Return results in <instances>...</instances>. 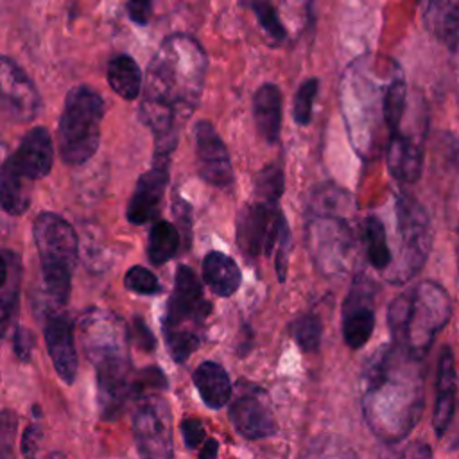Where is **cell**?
<instances>
[{
    "label": "cell",
    "instance_id": "42",
    "mask_svg": "<svg viewBox=\"0 0 459 459\" xmlns=\"http://www.w3.org/2000/svg\"><path fill=\"white\" fill-rule=\"evenodd\" d=\"M172 210H174L176 219H178V221H179V224L183 226V230L190 233V215H192L190 204H188L185 199H181L179 195H176V197H174Z\"/></svg>",
    "mask_w": 459,
    "mask_h": 459
},
{
    "label": "cell",
    "instance_id": "36",
    "mask_svg": "<svg viewBox=\"0 0 459 459\" xmlns=\"http://www.w3.org/2000/svg\"><path fill=\"white\" fill-rule=\"evenodd\" d=\"M36 339L34 333L25 326H14L13 330V351L22 362H29L32 357Z\"/></svg>",
    "mask_w": 459,
    "mask_h": 459
},
{
    "label": "cell",
    "instance_id": "41",
    "mask_svg": "<svg viewBox=\"0 0 459 459\" xmlns=\"http://www.w3.org/2000/svg\"><path fill=\"white\" fill-rule=\"evenodd\" d=\"M16 430V418L11 411L2 412V454L9 455V446L13 443L11 437H14Z\"/></svg>",
    "mask_w": 459,
    "mask_h": 459
},
{
    "label": "cell",
    "instance_id": "3",
    "mask_svg": "<svg viewBox=\"0 0 459 459\" xmlns=\"http://www.w3.org/2000/svg\"><path fill=\"white\" fill-rule=\"evenodd\" d=\"M129 337V328L118 316L97 312L82 321V344L97 371L99 409L104 420L118 418L127 400L136 398Z\"/></svg>",
    "mask_w": 459,
    "mask_h": 459
},
{
    "label": "cell",
    "instance_id": "15",
    "mask_svg": "<svg viewBox=\"0 0 459 459\" xmlns=\"http://www.w3.org/2000/svg\"><path fill=\"white\" fill-rule=\"evenodd\" d=\"M195 158L197 172L208 185L217 188L231 186L233 169L230 152L213 124L208 120L195 124Z\"/></svg>",
    "mask_w": 459,
    "mask_h": 459
},
{
    "label": "cell",
    "instance_id": "33",
    "mask_svg": "<svg viewBox=\"0 0 459 459\" xmlns=\"http://www.w3.org/2000/svg\"><path fill=\"white\" fill-rule=\"evenodd\" d=\"M319 90V79L308 77L303 81L296 91L294 97V106H292V117L298 126H307L312 120V106L314 99Z\"/></svg>",
    "mask_w": 459,
    "mask_h": 459
},
{
    "label": "cell",
    "instance_id": "22",
    "mask_svg": "<svg viewBox=\"0 0 459 459\" xmlns=\"http://www.w3.org/2000/svg\"><path fill=\"white\" fill-rule=\"evenodd\" d=\"M253 115L260 136L276 143L281 127V91L276 84L265 82L253 95Z\"/></svg>",
    "mask_w": 459,
    "mask_h": 459
},
{
    "label": "cell",
    "instance_id": "35",
    "mask_svg": "<svg viewBox=\"0 0 459 459\" xmlns=\"http://www.w3.org/2000/svg\"><path fill=\"white\" fill-rule=\"evenodd\" d=\"M124 285H126V289H129L136 294H145V296L161 292V285H160L158 278L143 265L129 267L124 276Z\"/></svg>",
    "mask_w": 459,
    "mask_h": 459
},
{
    "label": "cell",
    "instance_id": "12",
    "mask_svg": "<svg viewBox=\"0 0 459 459\" xmlns=\"http://www.w3.org/2000/svg\"><path fill=\"white\" fill-rule=\"evenodd\" d=\"M230 420L237 434L246 439H264L276 432L267 393L244 380H238L235 398L230 405Z\"/></svg>",
    "mask_w": 459,
    "mask_h": 459
},
{
    "label": "cell",
    "instance_id": "20",
    "mask_svg": "<svg viewBox=\"0 0 459 459\" xmlns=\"http://www.w3.org/2000/svg\"><path fill=\"white\" fill-rule=\"evenodd\" d=\"M421 20L439 43L459 47V0H421Z\"/></svg>",
    "mask_w": 459,
    "mask_h": 459
},
{
    "label": "cell",
    "instance_id": "2",
    "mask_svg": "<svg viewBox=\"0 0 459 459\" xmlns=\"http://www.w3.org/2000/svg\"><path fill=\"white\" fill-rule=\"evenodd\" d=\"M421 360L391 342L375 351L364 368V420L385 443L403 439L421 416L425 398Z\"/></svg>",
    "mask_w": 459,
    "mask_h": 459
},
{
    "label": "cell",
    "instance_id": "11",
    "mask_svg": "<svg viewBox=\"0 0 459 459\" xmlns=\"http://www.w3.org/2000/svg\"><path fill=\"white\" fill-rule=\"evenodd\" d=\"M133 432L140 455L172 457V416L169 405L147 394L133 416Z\"/></svg>",
    "mask_w": 459,
    "mask_h": 459
},
{
    "label": "cell",
    "instance_id": "8",
    "mask_svg": "<svg viewBox=\"0 0 459 459\" xmlns=\"http://www.w3.org/2000/svg\"><path fill=\"white\" fill-rule=\"evenodd\" d=\"M104 100L90 86H75L66 93L57 124V147L65 163L82 165L97 151Z\"/></svg>",
    "mask_w": 459,
    "mask_h": 459
},
{
    "label": "cell",
    "instance_id": "9",
    "mask_svg": "<svg viewBox=\"0 0 459 459\" xmlns=\"http://www.w3.org/2000/svg\"><path fill=\"white\" fill-rule=\"evenodd\" d=\"M394 224L398 244L393 265L384 276L400 285L423 267L432 244V226L425 208L409 194L394 197Z\"/></svg>",
    "mask_w": 459,
    "mask_h": 459
},
{
    "label": "cell",
    "instance_id": "26",
    "mask_svg": "<svg viewBox=\"0 0 459 459\" xmlns=\"http://www.w3.org/2000/svg\"><path fill=\"white\" fill-rule=\"evenodd\" d=\"M362 237H364L366 255H368L369 264L378 273L385 274L389 271V267L393 265V251H391V244H389V237H387L384 221L375 213L368 215L364 219Z\"/></svg>",
    "mask_w": 459,
    "mask_h": 459
},
{
    "label": "cell",
    "instance_id": "43",
    "mask_svg": "<svg viewBox=\"0 0 459 459\" xmlns=\"http://www.w3.org/2000/svg\"><path fill=\"white\" fill-rule=\"evenodd\" d=\"M403 455H407V457H430L432 452H430V448L425 443H412L403 452Z\"/></svg>",
    "mask_w": 459,
    "mask_h": 459
},
{
    "label": "cell",
    "instance_id": "10",
    "mask_svg": "<svg viewBox=\"0 0 459 459\" xmlns=\"http://www.w3.org/2000/svg\"><path fill=\"white\" fill-rule=\"evenodd\" d=\"M289 231L278 201L255 197L237 217V246L247 262L276 253L280 240Z\"/></svg>",
    "mask_w": 459,
    "mask_h": 459
},
{
    "label": "cell",
    "instance_id": "24",
    "mask_svg": "<svg viewBox=\"0 0 459 459\" xmlns=\"http://www.w3.org/2000/svg\"><path fill=\"white\" fill-rule=\"evenodd\" d=\"M194 384L204 405L210 409L224 407L233 393L226 369L213 360H204L195 368Z\"/></svg>",
    "mask_w": 459,
    "mask_h": 459
},
{
    "label": "cell",
    "instance_id": "1",
    "mask_svg": "<svg viewBox=\"0 0 459 459\" xmlns=\"http://www.w3.org/2000/svg\"><path fill=\"white\" fill-rule=\"evenodd\" d=\"M204 74L206 54L186 34L165 38L149 61L140 120L154 134V161H170L179 127L199 104Z\"/></svg>",
    "mask_w": 459,
    "mask_h": 459
},
{
    "label": "cell",
    "instance_id": "4",
    "mask_svg": "<svg viewBox=\"0 0 459 459\" xmlns=\"http://www.w3.org/2000/svg\"><path fill=\"white\" fill-rule=\"evenodd\" d=\"M452 301L436 281H421L398 294L387 310L393 342L409 353L425 359L436 333L448 323Z\"/></svg>",
    "mask_w": 459,
    "mask_h": 459
},
{
    "label": "cell",
    "instance_id": "38",
    "mask_svg": "<svg viewBox=\"0 0 459 459\" xmlns=\"http://www.w3.org/2000/svg\"><path fill=\"white\" fill-rule=\"evenodd\" d=\"M129 333H131V337L134 339V342H136L142 350H145V351H152V350H154L156 339H154L152 332L149 330V326H147L138 316L133 317V326H131Z\"/></svg>",
    "mask_w": 459,
    "mask_h": 459
},
{
    "label": "cell",
    "instance_id": "7",
    "mask_svg": "<svg viewBox=\"0 0 459 459\" xmlns=\"http://www.w3.org/2000/svg\"><path fill=\"white\" fill-rule=\"evenodd\" d=\"M32 235L39 255L45 290L54 303L65 305L70 298L72 273L79 255L77 233L61 215L43 212L34 219Z\"/></svg>",
    "mask_w": 459,
    "mask_h": 459
},
{
    "label": "cell",
    "instance_id": "23",
    "mask_svg": "<svg viewBox=\"0 0 459 459\" xmlns=\"http://www.w3.org/2000/svg\"><path fill=\"white\" fill-rule=\"evenodd\" d=\"M203 280L221 298L235 294L242 283L237 262L222 251H210L203 258Z\"/></svg>",
    "mask_w": 459,
    "mask_h": 459
},
{
    "label": "cell",
    "instance_id": "32",
    "mask_svg": "<svg viewBox=\"0 0 459 459\" xmlns=\"http://www.w3.org/2000/svg\"><path fill=\"white\" fill-rule=\"evenodd\" d=\"M283 169L280 163H269L265 165L255 181V197L267 199V201H278L283 194Z\"/></svg>",
    "mask_w": 459,
    "mask_h": 459
},
{
    "label": "cell",
    "instance_id": "39",
    "mask_svg": "<svg viewBox=\"0 0 459 459\" xmlns=\"http://www.w3.org/2000/svg\"><path fill=\"white\" fill-rule=\"evenodd\" d=\"M127 14L136 25H147L152 14V0H129Z\"/></svg>",
    "mask_w": 459,
    "mask_h": 459
},
{
    "label": "cell",
    "instance_id": "45",
    "mask_svg": "<svg viewBox=\"0 0 459 459\" xmlns=\"http://www.w3.org/2000/svg\"><path fill=\"white\" fill-rule=\"evenodd\" d=\"M454 163H455V167L459 169V151H457V154H455V158H454Z\"/></svg>",
    "mask_w": 459,
    "mask_h": 459
},
{
    "label": "cell",
    "instance_id": "34",
    "mask_svg": "<svg viewBox=\"0 0 459 459\" xmlns=\"http://www.w3.org/2000/svg\"><path fill=\"white\" fill-rule=\"evenodd\" d=\"M251 9L256 14L262 29L271 36L274 41H283L287 38V30L278 16V11L269 0H253Z\"/></svg>",
    "mask_w": 459,
    "mask_h": 459
},
{
    "label": "cell",
    "instance_id": "40",
    "mask_svg": "<svg viewBox=\"0 0 459 459\" xmlns=\"http://www.w3.org/2000/svg\"><path fill=\"white\" fill-rule=\"evenodd\" d=\"M41 439V429L32 423L25 429L23 436H22V455L25 457H34L38 452V443Z\"/></svg>",
    "mask_w": 459,
    "mask_h": 459
},
{
    "label": "cell",
    "instance_id": "29",
    "mask_svg": "<svg viewBox=\"0 0 459 459\" xmlns=\"http://www.w3.org/2000/svg\"><path fill=\"white\" fill-rule=\"evenodd\" d=\"M179 231L169 221H156L149 231L147 258L152 265H163L172 260L179 249Z\"/></svg>",
    "mask_w": 459,
    "mask_h": 459
},
{
    "label": "cell",
    "instance_id": "30",
    "mask_svg": "<svg viewBox=\"0 0 459 459\" xmlns=\"http://www.w3.org/2000/svg\"><path fill=\"white\" fill-rule=\"evenodd\" d=\"M405 109H407V84L402 72L396 68V72L391 75L384 91V126L389 134L402 126Z\"/></svg>",
    "mask_w": 459,
    "mask_h": 459
},
{
    "label": "cell",
    "instance_id": "13",
    "mask_svg": "<svg viewBox=\"0 0 459 459\" xmlns=\"http://www.w3.org/2000/svg\"><path fill=\"white\" fill-rule=\"evenodd\" d=\"M375 328V287L366 278H357L342 305V337L357 350L362 348Z\"/></svg>",
    "mask_w": 459,
    "mask_h": 459
},
{
    "label": "cell",
    "instance_id": "31",
    "mask_svg": "<svg viewBox=\"0 0 459 459\" xmlns=\"http://www.w3.org/2000/svg\"><path fill=\"white\" fill-rule=\"evenodd\" d=\"M321 333H323V325L319 316L314 312L298 316L290 323V335L299 346V350L305 353H312L319 348Z\"/></svg>",
    "mask_w": 459,
    "mask_h": 459
},
{
    "label": "cell",
    "instance_id": "6",
    "mask_svg": "<svg viewBox=\"0 0 459 459\" xmlns=\"http://www.w3.org/2000/svg\"><path fill=\"white\" fill-rule=\"evenodd\" d=\"M212 310L204 298L201 280L188 265H178L174 274V289L167 301L161 330L169 355L178 362H185L201 342V328Z\"/></svg>",
    "mask_w": 459,
    "mask_h": 459
},
{
    "label": "cell",
    "instance_id": "21",
    "mask_svg": "<svg viewBox=\"0 0 459 459\" xmlns=\"http://www.w3.org/2000/svg\"><path fill=\"white\" fill-rule=\"evenodd\" d=\"M437 394H436V405H434V416H432V427L437 437H443L448 423L454 416L455 407V391H457V373H455V362L454 355L448 348L441 351L439 364H437Z\"/></svg>",
    "mask_w": 459,
    "mask_h": 459
},
{
    "label": "cell",
    "instance_id": "18",
    "mask_svg": "<svg viewBox=\"0 0 459 459\" xmlns=\"http://www.w3.org/2000/svg\"><path fill=\"white\" fill-rule=\"evenodd\" d=\"M423 127L411 133L396 129L389 134L385 149L387 169L400 183H414L420 179L423 169Z\"/></svg>",
    "mask_w": 459,
    "mask_h": 459
},
{
    "label": "cell",
    "instance_id": "17",
    "mask_svg": "<svg viewBox=\"0 0 459 459\" xmlns=\"http://www.w3.org/2000/svg\"><path fill=\"white\" fill-rule=\"evenodd\" d=\"M5 163L23 178L36 181L48 176L54 163V143L47 127L30 129Z\"/></svg>",
    "mask_w": 459,
    "mask_h": 459
},
{
    "label": "cell",
    "instance_id": "19",
    "mask_svg": "<svg viewBox=\"0 0 459 459\" xmlns=\"http://www.w3.org/2000/svg\"><path fill=\"white\" fill-rule=\"evenodd\" d=\"M43 333H45L47 350L52 359L56 373L61 377L65 384H72L75 380L77 368H79L77 351L74 344L72 321L61 312L48 314L45 317Z\"/></svg>",
    "mask_w": 459,
    "mask_h": 459
},
{
    "label": "cell",
    "instance_id": "16",
    "mask_svg": "<svg viewBox=\"0 0 459 459\" xmlns=\"http://www.w3.org/2000/svg\"><path fill=\"white\" fill-rule=\"evenodd\" d=\"M169 165L170 161H154L152 169L138 178L127 204V221L131 224L140 226L160 215L169 185Z\"/></svg>",
    "mask_w": 459,
    "mask_h": 459
},
{
    "label": "cell",
    "instance_id": "44",
    "mask_svg": "<svg viewBox=\"0 0 459 459\" xmlns=\"http://www.w3.org/2000/svg\"><path fill=\"white\" fill-rule=\"evenodd\" d=\"M219 452V443L215 439H204V445L199 452L201 457H215Z\"/></svg>",
    "mask_w": 459,
    "mask_h": 459
},
{
    "label": "cell",
    "instance_id": "5",
    "mask_svg": "<svg viewBox=\"0 0 459 459\" xmlns=\"http://www.w3.org/2000/svg\"><path fill=\"white\" fill-rule=\"evenodd\" d=\"M350 197L337 186L314 190L307 208V244L316 267L335 276L348 271L355 237L348 219L342 215Z\"/></svg>",
    "mask_w": 459,
    "mask_h": 459
},
{
    "label": "cell",
    "instance_id": "37",
    "mask_svg": "<svg viewBox=\"0 0 459 459\" xmlns=\"http://www.w3.org/2000/svg\"><path fill=\"white\" fill-rule=\"evenodd\" d=\"M181 434H183V441L185 446L188 450H195L204 439H206V432H204V425L201 420L197 418H185L181 421Z\"/></svg>",
    "mask_w": 459,
    "mask_h": 459
},
{
    "label": "cell",
    "instance_id": "14",
    "mask_svg": "<svg viewBox=\"0 0 459 459\" xmlns=\"http://www.w3.org/2000/svg\"><path fill=\"white\" fill-rule=\"evenodd\" d=\"M2 108L4 113L18 122H30L39 109V93L30 77L7 56L2 57Z\"/></svg>",
    "mask_w": 459,
    "mask_h": 459
},
{
    "label": "cell",
    "instance_id": "25",
    "mask_svg": "<svg viewBox=\"0 0 459 459\" xmlns=\"http://www.w3.org/2000/svg\"><path fill=\"white\" fill-rule=\"evenodd\" d=\"M22 281V262L20 256L11 249H2V281H0V317L2 332L5 333L13 316L18 308Z\"/></svg>",
    "mask_w": 459,
    "mask_h": 459
},
{
    "label": "cell",
    "instance_id": "27",
    "mask_svg": "<svg viewBox=\"0 0 459 459\" xmlns=\"http://www.w3.org/2000/svg\"><path fill=\"white\" fill-rule=\"evenodd\" d=\"M108 82L122 99L134 100L142 91V70L131 56L118 54L108 65Z\"/></svg>",
    "mask_w": 459,
    "mask_h": 459
},
{
    "label": "cell",
    "instance_id": "28",
    "mask_svg": "<svg viewBox=\"0 0 459 459\" xmlns=\"http://www.w3.org/2000/svg\"><path fill=\"white\" fill-rule=\"evenodd\" d=\"M30 179L13 170L5 161L2 165L0 201L2 210L9 215H23L30 206Z\"/></svg>",
    "mask_w": 459,
    "mask_h": 459
}]
</instances>
